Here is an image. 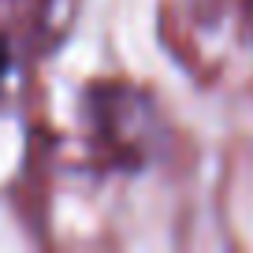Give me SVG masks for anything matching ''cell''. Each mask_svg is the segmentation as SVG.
<instances>
[{
	"label": "cell",
	"instance_id": "1",
	"mask_svg": "<svg viewBox=\"0 0 253 253\" xmlns=\"http://www.w3.org/2000/svg\"><path fill=\"white\" fill-rule=\"evenodd\" d=\"M8 63H11V56H8V41L0 38V82H4V75H8Z\"/></svg>",
	"mask_w": 253,
	"mask_h": 253
}]
</instances>
